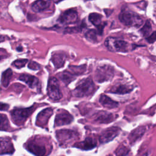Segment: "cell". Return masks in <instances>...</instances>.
<instances>
[{
	"label": "cell",
	"mask_w": 156,
	"mask_h": 156,
	"mask_svg": "<svg viewBox=\"0 0 156 156\" xmlns=\"http://www.w3.org/2000/svg\"><path fill=\"white\" fill-rule=\"evenodd\" d=\"M95 85L90 77L82 80L73 91V96L82 98L90 96L95 91Z\"/></svg>",
	"instance_id": "obj_1"
},
{
	"label": "cell",
	"mask_w": 156,
	"mask_h": 156,
	"mask_svg": "<svg viewBox=\"0 0 156 156\" xmlns=\"http://www.w3.org/2000/svg\"><path fill=\"white\" fill-rule=\"evenodd\" d=\"M119 19L126 26L136 27L140 26L143 22L142 18L138 14L128 10L122 11L119 15Z\"/></svg>",
	"instance_id": "obj_2"
},
{
	"label": "cell",
	"mask_w": 156,
	"mask_h": 156,
	"mask_svg": "<svg viewBox=\"0 0 156 156\" xmlns=\"http://www.w3.org/2000/svg\"><path fill=\"white\" fill-rule=\"evenodd\" d=\"M35 109V107L34 106L26 108L13 109L10 112V115L13 122L18 126L23 124Z\"/></svg>",
	"instance_id": "obj_3"
},
{
	"label": "cell",
	"mask_w": 156,
	"mask_h": 156,
	"mask_svg": "<svg viewBox=\"0 0 156 156\" xmlns=\"http://www.w3.org/2000/svg\"><path fill=\"white\" fill-rule=\"evenodd\" d=\"M105 45L108 50L113 52H127L129 48L127 42L114 37H108L105 41Z\"/></svg>",
	"instance_id": "obj_4"
},
{
	"label": "cell",
	"mask_w": 156,
	"mask_h": 156,
	"mask_svg": "<svg viewBox=\"0 0 156 156\" xmlns=\"http://www.w3.org/2000/svg\"><path fill=\"white\" fill-rule=\"evenodd\" d=\"M113 67L109 65H103L98 67L95 73V80L99 83L110 80L113 76Z\"/></svg>",
	"instance_id": "obj_5"
},
{
	"label": "cell",
	"mask_w": 156,
	"mask_h": 156,
	"mask_svg": "<svg viewBox=\"0 0 156 156\" xmlns=\"http://www.w3.org/2000/svg\"><path fill=\"white\" fill-rule=\"evenodd\" d=\"M47 92L49 98L53 101H58L62 94L60 91L57 79L55 77H50L48 80Z\"/></svg>",
	"instance_id": "obj_6"
},
{
	"label": "cell",
	"mask_w": 156,
	"mask_h": 156,
	"mask_svg": "<svg viewBox=\"0 0 156 156\" xmlns=\"http://www.w3.org/2000/svg\"><path fill=\"white\" fill-rule=\"evenodd\" d=\"M78 14L74 9H69L65 11L58 18V21L62 24H70L77 21Z\"/></svg>",
	"instance_id": "obj_7"
},
{
	"label": "cell",
	"mask_w": 156,
	"mask_h": 156,
	"mask_svg": "<svg viewBox=\"0 0 156 156\" xmlns=\"http://www.w3.org/2000/svg\"><path fill=\"white\" fill-rule=\"evenodd\" d=\"M27 149L36 156H44L46 152L45 146L36 140L30 141L26 146Z\"/></svg>",
	"instance_id": "obj_8"
},
{
	"label": "cell",
	"mask_w": 156,
	"mask_h": 156,
	"mask_svg": "<svg viewBox=\"0 0 156 156\" xmlns=\"http://www.w3.org/2000/svg\"><path fill=\"white\" fill-rule=\"evenodd\" d=\"M73 121V116L65 110L58 112L55 118V126H61L70 124Z\"/></svg>",
	"instance_id": "obj_9"
},
{
	"label": "cell",
	"mask_w": 156,
	"mask_h": 156,
	"mask_svg": "<svg viewBox=\"0 0 156 156\" xmlns=\"http://www.w3.org/2000/svg\"><path fill=\"white\" fill-rule=\"evenodd\" d=\"M120 129L117 127H111L104 130L100 136L99 141L101 143H105L112 140L119 133Z\"/></svg>",
	"instance_id": "obj_10"
},
{
	"label": "cell",
	"mask_w": 156,
	"mask_h": 156,
	"mask_svg": "<svg viewBox=\"0 0 156 156\" xmlns=\"http://www.w3.org/2000/svg\"><path fill=\"white\" fill-rule=\"evenodd\" d=\"M89 21L97 27V30L100 32V34H102L103 29L105 26L106 23H103L102 16L97 13H90L88 16Z\"/></svg>",
	"instance_id": "obj_11"
},
{
	"label": "cell",
	"mask_w": 156,
	"mask_h": 156,
	"mask_svg": "<svg viewBox=\"0 0 156 156\" xmlns=\"http://www.w3.org/2000/svg\"><path fill=\"white\" fill-rule=\"evenodd\" d=\"M52 115V110L51 108H46L40 112L37 117L36 124L40 126L46 125L50 116Z\"/></svg>",
	"instance_id": "obj_12"
},
{
	"label": "cell",
	"mask_w": 156,
	"mask_h": 156,
	"mask_svg": "<svg viewBox=\"0 0 156 156\" xmlns=\"http://www.w3.org/2000/svg\"><path fill=\"white\" fill-rule=\"evenodd\" d=\"M19 79L24 82L30 88H39V80L37 77L33 76L23 74L20 76Z\"/></svg>",
	"instance_id": "obj_13"
},
{
	"label": "cell",
	"mask_w": 156,
	"mask_h": 156,
	"mask_svg": "<svg viewBox=\"0 0 156 156\" xmlns=\"http://www.w3.org/2000/svg\"><path fill=\"white\" fill-rule=\"evenodd\" d=\"M56 133L58 140L63 143L72 140L77 135V133L71 130H60L57 131Z\"/></svg>",
	"instance_id": "obj_14"
},
{
	"label": "cell",
	"mask_w": 156,
	"mask_h": 156,
	"mask_svg": "<svg viewBox=\"0 0 156 156\" xmlns=\"http://www.w3.org/2000/svg\"><path fill=\"white\" fill-rule=\"evenodd\" d=\"M99 102L105 108H116L119 105L118 102L113 101L108 96L105 94H101L99 98Z\"/></svg>",
	"instance_id": "obj_15"
},
{
	"label": "cell",
	"mask_w": 156,
	"mask_h": 156,
	"mask_svg": "<svg viewBox=\"0 0 156 156\" xmlns=\"http://www.w3.org/2000/svg\"><path fill=\"white\" fill-rule=\"evenodd\" d=\"M14 149L10 140L8 138H1V153L2 154L5 153H12Z\"/></svg>",
	"instance_id": "obj_16"
},
{
	"label": "cell",
	"mask_w": 156,
	"mask_h": 156,
	"mask_svg": "<svg viewBox=\"0 0 156 156\" xmlns=\"http://www.w3.org/2000/svg\"><path fill=\"white\" fill-rule=\"evenodd\" d=\"M51 4L49 1H37L32 4V9L35 12H41L48 9Z\"/></svg>",
	"instance_id": "obj_17"
},
{
	"label": "cell",
	"mask_w": 156,
	"mask_h": 156,
	"mask_svg": "<svg viewBox=\"0 0 156 156\" xmlns=\"http://www.w3.org/2000/svg\"><path fill=\"white\" fill-rule=\"evenodd\" d=\"M96 146V141L92 138H87L83 141L76 143L75 147H79L82 149L88 150L94 148Z\"/></svg>",
	"instance_id": "obj_18"
},
{
	"label": "cell",
	"mask_w": 156,
	"mask_h": 156,
	"mask_svg": "<svg viewBox=\"0 0 156 156\" xmlns=\"http://www.w3.org/2000/svg\"><path fill=\"white\" fill-rule=\"evenodd\" d=\"M66 57L65 55L63 53H54L52 54L51 57V61L54 65L56 68H59L62 67L65 62Z\"/></svg>",
	"instance_id": "obj_19"
},
{
	"label": "cell",
	"mask_w": 156,
	"mask_h": 156,
	"mask_svg": "<svg viewBox=\"0 0 156 156\" xmlns=\"http://www.w3.org/2000/svg\"><path fill=\"white\" fill-rule=\"evenodd\" d=\"M58 78L66 85L69 84L71 82L74 80L76 79V75L73 74L71 72H69L68 71H65L63 72H61L58 74Z\"/></svg>",
	"instance_id": "obj_20"
},
{
	"label": "cell",
	"mask_w": 156,
	"mask_h": 156,
	"mask_svg": "<svg viewBox=\"0 0 156 156\" xmlns=\"http://www.w3.org/2000/svg\"><path fill=\"white\" fill-rule=\"evenodd\" d=\"M113 119V115L106 112H101L96 117V121L101 123H109Z\"/></svg>",
	"instance_id": "obj_21"
},
{
	"label": "cell",
	"mask_w": 156,
	"mask_h": 156,
	"mask_svg": "<svg viewBox=\"0 0 156 156\" xmlns=\"http://www.w3.org/2000/svg\"><path fill=\"white\" fill-rule=\"evenodd\" d=\"M102 34L96 29H90L85 34V37L87 40L91 43L98 42V37Z\"/></svg>",
	"instance_id": "obj_22"
},
{
	"label": "cell",
	"mask_w": 156,
	"mask_h": 156,
	"mask_svg": "<svg viewBox=\"0 0 156 156\" xmlns=\"http://www.w3.org/2000/svg\"><path fill=\"white\" fill-rule=\"evenodd\" d=\"M145 128L143 127H140L133 130L129 135V140L130 142H135L136 140L140 138L144 133Z\"/></svg>",
	"instance_id": "obj_23"
},
{
	"label": "cell",
	"mask_w": 156,
	"mask_h": 156,
	"mask_svg": "<svg viewBox=\"0 0 156 156\" xmlns=\"http://www.w3.org/2000/svg\"><path fill=\"white\" fill-rule=\"evenodd\" d=\"M12 76V71L11 69L9 68L3 72L1 76V83L4 87H8Z\"/></svg>",
	"instance_id": "obj_24"
},
{
	"label": "cell",
	"mask_w": 156,
	"mask_h": 156,
	"mask_svg": "<svg viewBox=\"0 0 156 156\" xmlns=\"http://www.w3.org/2000/svg\"><path fill=\"white\" fill-rule=\"evenodd\" d=\"M132 90V88L131 87L124 85H121L115 88H112L111 90H110V92L113 93H118V94H125V93H129Z\"/></svg>",
	"instance_id": "obj_25"
},
{
	"label": "cell",
	"mask_w": 156,
	"mask_h": 156,
	"mask_svg": "<svg viewBox=\"0 0 156 156\" xmlns=\"http://www.w3.org/2000/svg\"><path fill=\"white\" fill-rule=\"evenodd\" d=\"M152 30V27L150 22L149 21H146L145 24H144L143 27L141 29L140 32L144 36H147L149 37V35L150 34Z\"/></svg>",
	"instance_id": "obj_26"
},
{
	"label": "cell",
	"mask_w": 156,
	"mask_h": 156,
	"mask_svg": "<svg viewBox=\"0 0 156 156\" xmlns=\"http://www.w3.org/2000/svg\"><path fill=\"white\" fill-rule=\"evenodd\" d=\"M9 127V122L5 115L1 114V130H7Z\"/></svg>",
	"instance_id": "obj_27"
},
{
	"label": "cell",
	"mask_w": 156,
	"mask_h": 156,
	"mask_svg": "<svg viewBox=\"0 0 156 156\" xmlns=\"http://www.w3.org/2000/svg\"><path fill=\"white\" fill-rule=\"evenodd\" d=\"M28 62L27 59H18L14 61L12 63L13 65H14L16 68H21L25 66L26 63Z\"/></svg>",
	"instance_id": "obj_28"
},
{
	"label": "cell",
	"mask_w": 156,
	"mask_h": 156,
	"mask_svg": "<svg viewBox=\"0 0 156 156\" xmlns=\"http://www.w3.org/2000/svg\"><path fill=\"white\" fill-rule=\"evenodd\" d=\"M129 152V149L125 146H121L118 149L116 156H124Z\"/></svg>",
	"instance_id": "obj_29"
},
{
	"label": "cell",
	"mask_w": 156,
	"mask_h": 156,
	"mask_svg": "<svg viewBox=\"0 0 156 156\" xmlns=\"http://www.w3.org/2000/svg\"><path fill=\"white\" fill-rule=\"evenodd\" d=\"M28 68L30 69H32V70H38V69H40V65L35 62L31 61L28 64Z\"/></svg>",
	"instance_id": "obj_30"
},
{
	"label": "cell",
	"mask_w": 156,
	"mask_h": 156,
	"mask_svg": "<svg viewBox=\"0 0 156 156\" xmlns=\"http://www.w3.org/2000/svg\"><path fill=\"white\" fill-rule=\"evenodd\" d=\"M146 40L150 43L155 42L156 41V31L154 32L152 34L149 35V37H146Z\"/></svg>",
	"instance_id": "obj_31"
},
{
	"label": "cell",
	"mask_w": 156,
	"mask_h": 156,
	"mask_svg": "<svg viewBox=\"0 0 156 156\" xmlns=\"http://www.w3.org/2000/svg\"><path fill=\"white\" fill-rule=\"evenodd\" d=\"M82 28L80 27H68L66 29V32L68 33H74V32H78L81 30Z\"/></svg>",
	"instance_id": "obj_32"
},
{
	"label": "cell",
	"mask_w": 156,
	"mask_h": 156,
	"mask_svg": "<svg viewBox=\"0 0 156 156\" xmlns=\"http://www.w3.org/2000/svg\"><path fill=\"white\" fill-rule=\"evenodd\" d=\"M8 108H9V105L7 104L1 103V111L7 110Z\"/></svg>",
	"instance_id": "obj_33"
},
{
	"label": "cell",
	"mask_w": 156,
	"mask_h": 156,
	"mask_svg": "<svg viewBox=\"0 0 156 156\" xmlns=\"http://www.w3.org/2000/svg\"><path fill=\"white\" fill-rule=\"evenodd\" d=\"M16 50L17 51H22V48L20 46V47H18L17 48H16Z\"/></svg>",
	"instance_id": "obj_34"
}]
</instances>
